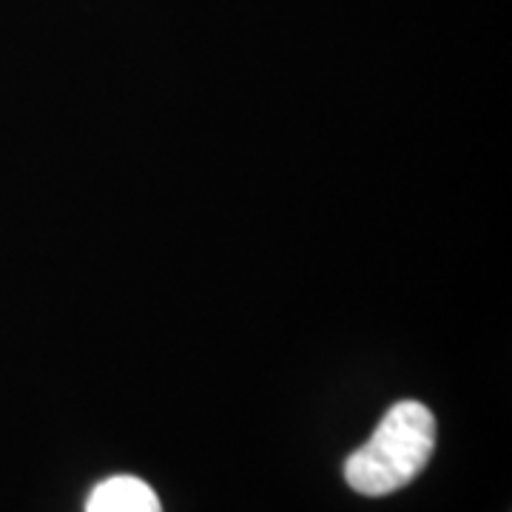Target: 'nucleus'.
Returning <instances> with one entry per match:
<instances>
[{
    "mask_svg": "<svg viewBox=\"0 0 512 512\" xmlns=\"http://www.w3.org/2000/svg\"><path fill=\"white\" fill-rule=\"evenodd\" d=\"M436 453V416L416 399L396 402L379 421L376 433L345 461L350 490L382 498L421 476Z\"/></svg>",
    "mask_w": 512,
    "mask_h": 512,
    "instance_id": "obj_1",
    "label": "nucleus"
},
{
    "mask_svg": "<svg viewBox=\"0 0 512 512\" xmlns=\"http://www.w3.org/2000/svg\"><path fill=\"white\" fill-rule=\"evenodd\" d=\"M86 512H163V504L143 478L114 476L94 487Z\"/></svg>",
    "mask_w": 512,
    "mask_h": 512,
    "instance_id": "obj_2",
    "label": "nucleus"
}]
</instances>
